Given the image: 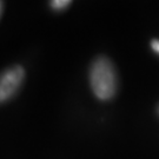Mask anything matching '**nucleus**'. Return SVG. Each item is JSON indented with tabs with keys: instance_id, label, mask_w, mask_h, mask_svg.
I'll return each mask as SVG.
<instances>
[{
	"instance_id": "nucleus-1",
	"label": "nucleus",
	"mask_w": 159,
	"mask_h": 159,
	"mask_svg": "<svg viewBox=\"0 0 159 159\" xmlns=\"http://www.w3.org/2000/svg\"><path fill=\"white\" fill-rule=\"evenodd\" d=\"M90 85L100 100L112 99L117 92L118 79L113 63L106 57L96 58L90 67Z\"/></svg>"
},
{
	"instance_id": "nucleus-2",
	"label": "nucleus",
	"mask_w": 159,
	"mask_h": 159,
	"mask_svg": "<svg viewBox=\"0 0 159 159\" xmlns=\"http://www.w3.org/2000/svg\"><path fill=\"white\" fill-rule=\"evenodd\" d=\"M25 79V70L20 65H14L0 73V104L8 102L16 96Z\"/></svg>"
},
{
	"instance_id": "nucleus-3",
	"label": "nucleus",
	"mask_w": 159,
	"mask_h": 159,
	"mask_svg": "<svg viewBox=\"0 0 159 159\" xmlns=\"http://www.w3.org/2000/svg\"><path fill=\"white\" fill-rule=\"evenodd\" d=\"M51 7L56 11H63L64 8H66L71 5V1L70 0H53L50 2Z\"/></svg>"
},
{
	"instance_id": "nucleus-4",
	"label": "nucleus",
	"mask_w": 159,
	"mask_h": 159,
	"mask_svg": "<svg viewBox=\"0 0 159 159\" xmlns=\"http://www.w3.org/2000/svg\"><path fill=\"white\" fill-rule=\"evenodd\" d=\"M151 48H152L157 54H159V39H153L151 41Z\"/></svg>"
},
{
	"instance_id": "nucleus-5",
	"label": "nucleus",
	"mask_w": 159,
	"mask_h": 159,
	"mask_svg": "<svg viewBox=\"0 0 159 159\" xmlns=\"http://www.w3.org/2000/svg\"><path fill=\"white\" fill-rule=\"evenodd\" d=\"M1 12H2V2L0 1V16H1Z\"/></svg>"
},
{
	"instance_id": "nucleus-6",
	"label": "nucleus",
	"mask_w": 159,
	"mask_h": 159,
	"mask_svg": "<svg viewBox=\"0 0 159 159\" xmlns=\"http://www.w3.org/2000/svg\"><path fill=\"white\" fill-rule=\"evenodd\" d=\"M158 111H159V110H158Z\"/></svg>"
}]
</instances>
